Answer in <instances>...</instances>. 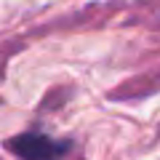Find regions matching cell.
<instances>
[{"instance_id":"obj_1","label":"cell","mask_w":160,"mask_h":160,"mask_svg":"<svg viewBox=\"0 0 160 160\" xmlns=\"http://www.w3.org/2000/svg\"><path fill=\"white\" fill-rule=\"evenodd\" d=\"M69 144L72 142L67 139H51L40 131H27L8 139L6 149L13 152L19 160H62L69 152Z\"/></svg>"},{"instance_id":"obj_2","label":"cell","mask_w":160,"mask_h":160,"mask_svg":"<svg viewBox=\"0 0 160 160\" xmlns=\"http://www.w3.org/2000/svg\"><path fill=\"white\" fill-rule=\"evenodd\" d=\"M158 91H160V69H152V72H144L139 78L120 83L115 91H109V99H142Z\"/></svg>"},{"instance_id":"obj_3","label":"cell","mask_w":160,"mask_h":160,"mask_svg":"<svg viewBox=\"0 0 160 160\" xmlns=\"http://www.w3.org/2000/svg\"><path fill=\"white\" fill-rule=\"evenodd\" d=\"M131 24H142L149 29H160V0H136Z\"/></svg>"}]
</instances>
